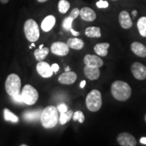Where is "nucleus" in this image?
Wrapping results in <instances>:
<instances>
[{
    "mask_svg": "<svg viewBox=\"0 0 146 146\" xmlns=\"http://www.w3.org/2000/svg\"><path fill=\"white\" fill-rule=\"evenodd\" d=\"M41 110H31L26 111L23 113L24 119L27 120V121H35V120H38L40 119L41 114L42 112Z\"/></svg>",
    "mask_w": 146,
    "mask_h": 146,
    "instance_id": "a211bd4d",
    "label": "nucleus"
},
{
    "mask_svg": "<svg viewBox=\"0 0 146 146\" xmlns=\"http://www.w3.org/2000/svg\"><path fill=\"white\" fill-rule=\"evenodd\" d=\"M3 114H4V119L6 121H10L14 123H18L19 121V118L8 108L3 110Z\"/></svg>",
    "mask_w": 146,
    "mask_h": 146,
    "instance_id": "b1692460",
    "label": "nucleus"
},
{
    "mask_svg": "<svg viewBox=\"0 0 146 146\" xmlns=\"http://www.w3.org/2000/svg\"><path fill=\"white\" fill-rule=\"evenodd\" d=\"M47 0H37L38 2H40V3H43V2H45V1H47Z\"/></svg>",
    "mask_w": 146,
    "mask_h": 146,
    "instance_id": "ea45409f",
    "label": "nucleus"
},
{
    "mask_svg": "<svg viewBox=\"0 0 146 146\" xmlns=\"http://www.w3.org/2000/svg\"><path fill=\"white\" fill-rule=\"evenodd\" d=\"M110 47L108 43H98L95 45L94 52L96 53L98 56H106L108 54V50Z\"/></svg>",
    "mask_w": 146,
    "mask_h": 146,
    "instance_id": "6ab92c4d",
    "label": "nucleus"
},
{
    "mask_svg": "<svg viewBox=\"0 0 146 146\" xmlns=\"http://www.w3.org/2000/svg\"><path fill=\"white\" fill-rule=\"evenodd\" d=\"M84 63L86 66L96 68H101L104 65V61L96 55L87 54L84 57Z\"/></svg>",
    "mask_w": 146,
    "mask_h": 146,
    "instance_id": "9b49d317",
    "label": "nucleus"
},
{
    "mask_svg": "<svg viewBox=\"0 0 146 146\" xmlns=\"http://www.w3.org/2000/svg\"><path fill=\"white\" fill-rule=\"evenodd\" d=\"M21 96L24 103L27 105H33L38 100L39 94L32 85H26L22 90Z\"/></svg>",
    "mask_w": 146,
    "mask_h": 146,
    "instance_id": "423d86ee",
    "label": "nucleus"
},
{
    "mask_svg": "<svg viewBox=\"0 0 146 146\" xmlns=\"http://www.w3.org/2000/svg\"><path fill=\"white\" fill-rule=\"evenodd\" d=\"M114 1H116V0H114Z\"/></svg>",
    "mask_w": 146,
    "mask_h": 146,
    "instance_id": "37998d69",
    "label": "nucleus"
},
{
    "mask_svg": "<svg viewBox=\"0 0 146 146\" xmlns=\"http://www.w3.org/2000/svg\"><path fill=\"white\" fill-rule=\"evenodd\" d=\"M70 4L67 0H60L58 3V10L60 13L65 14L70 8Z\"/></svg>",
    "mask_w": 146,
    "mask_h": 146,
    "instance_id": "a878e982",
    "label": "nucleus"
},
{
    "mask_svg": "<svg viewBox=\"0 0 146 146\" xmlns=\"http://www.w3.org/2000/svg\"><path fill=\"white\" fill-rule=\"evenodd\" d=\"M67 45L73 50H81L84 47V42L78 38H70L67 41Z\"/></svg>",
    "mask_w": 146,
    "mask_h": 146,
    "instance_id": "aec40b11",
    "label": "nucleus"
},
{
    "mask_svg": "<svg viewBox=\"0 0 146 146\" xmlns=\"http://www.w3.org/2000/svg\"><path fill=\"white\" fill-rule=\"evenodd\" d=\"M87 108L89 111L93 112L100 110L102 106V94L100 91L94 89L89 92L85 100Z\"/></svg>",
    "mask_w": 146,
    "mask_h": 146,
    "instance_id": "7ed1b4c3",
    "label": "nucleus"
},
{
    "mask_svg": "<svg viewBox=\"0 0 146 146\" xmlns=\"http://www.w3.org/2000/svg\"><path fill=\"white\" fill-rule=\"evenodd\" d=\"M36 68L39 75L43 78H50L54 73L50 64L43 61H41L38 63L36 64Z\"/></svg>",
    "mask_w": 146,
    "mask_h": 146,
    "instance_id": "9d476101",
    "label": "nucleus"
},
{
    "mask_svg": "<svg viewBox=\"0 0 146 146\" xmlns=\"http://www.w3.org/2000/svg\"><path fill=\"white\" fill-rule=\"evenodd\" d=\"M84 74L88 79L91 81H94L99 78L100 76V71L99 68L96 67H91L89 66L85 65L84 68Z\"/></svg>",
    "mask_w": 146,
    "mask_h": 146,
    "instance_id": "4468645a",
    "label": "nucleus"
},
{
    "mask_svg": "<svg viewBox=\"0 0 146 146\" xmlns=\"http://www.w3.org/2000/svg\"><path fill=\"white\" fill-rule=\"evenodd\" d=\"M0 1H1L2 3H3V4H5V3H7L8 2L9 0H0Z\"/></svg>",
    "mask_w": 146,
    "mask_h": 146,
    "instance_id": "4c0bfd02",
    "label": "nucleus"
},
{
    "mask_svg": "<svg viewBox=\"0 0 146 146\" xmlns=\"http://www.w3.org/2000/svg\"><path fill=\"white\" fill-rule=\"evenodd\" d=\"M31 46H32V47H35V43H33V42L32 44H31Z\"/></svg>",
    "mask_w": 146,
    "mask_h": 146,
    "instance_id": "a19ab883",
    "label": "nucleus"
},
{
    "mask_svg": "<svg viewBox=\"0 0 146 146\" xmlns=\"http://www.w3.org/2000/svg\"><path fill=\"white\" fill-rule=\"evenodd\" d=\"M73 111L72 110H68L66 112H61L60 113V116L59 118V122L60 124L62 125H65L66 123H67L71 119V118H72Z\"/></svg>",
    "mask_w": 146,
    "mask_h": 146,
    "instance_id": "393cba45",
    "label": "nucleus"
},
{
    "mask_svg": "<svg viewBox=\"0 0 146 146\" xmlns=\"http://www.w3.org/2000/svg\"><path fill=\"white\" fill-rule=\"evenodd\" d=\"M85 35L91 38H100L101 37V29L100 27H89L85 29Z\"/></svg>",
    "mask_w": 146,
    "mask_h": 146,
    "instance_id": "412c9836",
    "label": "nucleus"
},
{
    "mask_svg": "<svg viewBox=\"0 0 146 146\" xmlns=\"http://www.w3.org/2000/svg\"><path fill=\"white\" fill-rule=\"evenodd\" d=\"M51 67H52V69L54 72H57L60 68L59 65H58V64H52V66Z\"/></svg>",
    "mask_w": 146,
    "mask_h": 146,
    "instance_id": "473e14b6",
    "label": "nucleus"
},
{
    "mask_svg": "<svg viewBox=\"0 0 146 146\" xmlns=\"http://www.w3.org/2000/svg\"><path fill=\"white\" fill-rule=\"evenodd\" d=\"M132 14L133 15V16H134V17H135V16H137V11L133 10L132 12Z\"/></svg>",
    "mask_w": 146,
    "mask_h": 146,
    "instance_id": "e433bc0d",
    "label": "nucleus"
},
{
    "mask_svg": "<svg viewBox=\"0 0 146 146\" xmlns=\"http://www.w3.org/2000/svg\"><path fill=\"white\" fill-rule=\"evenodd\" d=\"M72 119L74 121H76V120H78L80 123H83V122L85 121V115H84V114L81 112V111L80 110L76 111V112L73 114Z\"/></svg>",
    "mask_w": 146,
    "mask_h": 146,
    "instance_id": "cd10ccee",
    "label": "nucleus"
},
{
    "mask_svg": "<svg viewBox=\"0 0 146 146\" xmlns=\"http://www.w3.org/2000/svg\"><path fill=\"white\" fill-rule=\"evenodd\" d=\"M56 24V18L53 15H49L45 17L41 23V29L43 31L49 32L52 30Z\"/></svg>",
    "mask_w": 146,
    "mask_h": 146,
    "instance_id": "f3484780",
    "label": "nucleus"
},
{
    "mask_svg": "<svg viewBox=\"0 0 146 146\" xmlns=\"http://www.w3.org/2000/svg\"><path fill=\"white\" fill-rule=\"evenodd\" d=\"M73 21H74V19L72 18H71L70 16H68V17L64 18V20L62 22L63 29H65L67 31H70V29H72Z\"/></svg>",
    "mask_w": 146,
    "mask_h": 146,
    "instance_id": "bb28decb",
    "label": "nucleus"
},
{
    "mask_svg": "<svg viewBox=\"0 0 146 146\" xmlns=\"http://www.w3.org/2000/svg\"><path fill=\"white\" fill-rule=\"evenodd\" d=\"M12 99H13L14 101L16 102H18V103H21V102H23V99H22V96L21 94H18L16 96H14L13 97H12Z\"/></svg>",
    "mask_w": 146,
    "mask_h": 146,
    "instance_id": "2f4dec72",
    "label": "nucleus"
},
{
    "mask_svg": "<svg viewBox=\"0 0 146 146\" xmlns=\"http://www.w3.org/2000/svg\"><path fill=\"white\" fill-rule=\"evenodd\" d=\"M145 121L146 122V114H145Z\"/></svg>",
    "mask_w": 146,
    "mask_h": 146,
    "instance_id": "79ce46f5",
    "label": "nucleus"
},
{
    "mask_svg": "<svg viewBox=\"0 0 146 146\" xmlns=\"http://www.w3.org/2000/svg\"><path fill=\"white\" fill-rule=\"evenodd\" d=\"M58 111L61 112H66V111H68V108H67L66 105L64 104H61L58 105V106L57 108Z\"/></svg>",
    "mask_w": 146,
    "mask_h": 146,
    "instance_id": "7c9ffc66",
    "label": "nucleus"
},
{
    "mask_svg": "<svg viewBox=\"0 0 146 146\" xmlns=\"http://www.w3.org/2000/svg\"><path fill=\"white\" fill-rule=\"evenodd\" d=\"M111 93L116 100L120 102H125L130 98L131 88L130 85L125 81H116L112 84Z\"/></svg>",
    "mask_w": 146,
    "mask_h": 146,
    "instance_id": "f257e3e1",
    "label": "nucleus"
},
{
    "mask_svg": "<svg viewBox=\"0 0 146 146\" xmlns=\"http://www.w3.org/2000/svg\"><path fill=\"white\" fill-rule=\"evenodd\" d=\"M76 78L77 75L75 72L72 71H68L62 73L58 77V81L63 85H72L76 81Z\"/></svg>",
    "mask_w": 146,
    "mask_h": 146,
    "instance_id": "f8f14e48",
    "label": "nucleus"
},
{
    "mask_svg": "<svg viewBox=\"0 0 146 146\" xmlns=\"http://www.w3.org/2000/svg\"><path fill=\"white\" fill-rule=\"evenodd\" d=\"M78 15H80V10L78 8H74L71 11L69 16H70L71 18H72L74 20L78 17Z\"/></svg>",
    "mask_w": 146,
    "mask_h": 146,
    "instance_id": "c756f323",
    "label": "nucleus"
},
{
    "mask_svg": "<svg viewBox=\"0 0 146 146\" xmlns=\"http://www.w3.org/2000/svg\"><path fill=\"white\" fill-rule=\"evenodd\" d=\"M80 16L83 21L87 22H92L96 18L95 11L88 7H84L80 10Z\"/></svg>",
    "mask_w": 146,
    "mask_h": 146,
    "instance_id": "2eb2a0df",
    "label": "nucleus"
},
{
    "mask_svg": "<svg viewBox=\"0 0 146 146\" xmlns=\"http://www.w3.org/2000/svg\"><path fill=\"white\" fill-rule=\"evenodd\" d=\"M117 142L121 146H135L137 141L135 137L129 133H121L117 137Z\"/></svg>",
    "mask_w": 146,
    "mask_h": 146,
    "instance_id": "6e6552de",
    "label": "nucleus"
},
{
    "mask_svg": "<svg viewBox=\"0 0 146 146\" xmlns=\"http://www.w3.org/2000/svg\"><path fill=\"white\" fill-rule=\"evenodd\" d=\"M131 72L133 76L137 80L146 79V66L140 62H135L131 66Z\"/></svg>",
    "mask_w": 146,
    "mask_h": 146,
    "instance_id": "0eeeda50",
    "label": "nucleus"
},
{
    "mask_svg": "<svg viewBox=\"0 0 146 146\" xmlns=\"http://www.w3.org/2000/svg\"><path fill=\"white\" fill-rule=\"evenodd\" d=\"M24 32L28 41L35 42L39 38V29L37 23L34 20L29 19L24 25Z\"/></svg>",
    "mask_w": 146,
    "mask_h": 146,
    "instance_id": "39448f33",
    "label": "nucleus"
},
{
    "mask_svg": "<svg viewBox=\"0 0 146 146\" xmlns=\"http://www.w3.org/2000/svg\"><path fill=\"white\" fill-rule=\"evenodd\" d=\"M68 71H70V68L69 66H67L66 68H65V72H68Z\"/></svg>",
    "mask_w": 146,
    "mask_h": 146,
    "instance_id": "58836bf2",
    "label": "nucleus"
},
{
    "mask_svg": "<svg viewBox=\"0 0 146 146\" xmlns=\"http://www.w3.org/2000/svg\"><path fill=\"white\" fill-rule=\"evenodd\" d=\"M131 48L132 52L139 57H146V47L142 43L137 41L133 42L131 45Z\"/></svg>",
    "mask_w": 146,
    "mask_h": 146,
    "instance_id": "dca6fc26",
    "label": "nucleus"
},
{
    "mask_svg": "<svg viewBox=\"0 0 146 146\" xmlns=\"http://www.w3.org/2000/svg\"><path fill=\"white\" fill-rule=\"evenodd\" d=\"M118 21L121 27L124 29H129L132 27L133 22L129 12L127 11H122L118 16Z\"/></svg>",
    "mask_w": 146,
    "mask_h": 146,
    "instance_id": "ddd939ff",
    "label": "nucleus"
},
{
    "mask_svg": "<svg viewBox=\"0 0 146 146\" xmlns=\"http://www.w3.org/2000/svg\"><path fill=\"white\" fill-rule=\"evenodd\" d=\"M85 85H86V81H85V80H83V81H82L81 82V83H80V87H81V88H84Z\"/></svg>",
    "mask_w": 146,
    "mask_h": 146,
    "instance_id": "f704fd0d",
    "label": "nucleus"
},
{
    "mask_svg": "<svg viewBox=\"0 0 146 146\" xmlns=\"http://www.w3.org/2000/svg\"><path fill=\"white\" fill-rule=\"evenodd\" d=\"M96 5L99 8H107L109 6V3L107 1L100 0L99 1L96 3Z\"/></svg>",
    "mask_w": 146,
    "mask_h": 146,
    "instance_id": "c85d7f7f",
    "label": "nucleus"
},
{
    "mask_svg": "<svg viewBox=\"0 0 146 146\" xmlns=\"http://www.w3.org/2000/svg\"><path fill=\"white\" fill-rule=\"evenodd\" d=\"M140 143L146 145V137H141L140 139Z\"/></svg>",
    "mask_w": 146,
    "mask_h": 146,
    "instance_id": "c9c22d12",
    "label": "nucleus"
},
{
    "mask_svg": "<svg viewBox=\"0 0 146 146\" xmlns=\"http://www.w3.org/2000/svg\"><path fill=\"white\" fill-rule=\"evenodd\" d=\"M137 28L139 34L143 37H146V17L140 18L137 22Z\"/></svg>",
    "mask_w": 146,
    "mask_h": 146,
    "instance_id": "5701e85b",
    "label": "nucleus"
},
{
    "mask_svg": "<svg viewBox=\"0 0 146 146\" xmlns=\"http://www.w3.org/2000/svg\"><path fill=\"white\" fill-rule=\"evenodd\" d=\"M68 45L64 42H55L51 46V51L53 54L60 56H66L69 53Z\"/></svg>",
    "mask_w": 146,
    "mask_h": 146,
    "instance_id": "1a4fd4ad",
    "label": "nucleus"
},
{
    "mask_svg": "<svg viewBox=\"0 0 146 146\" xmlns=\"http://www.w3.org/2000/svg\"><path fill=\"white\" fill-rule=\"evenodd\" d=\"M70 31L71 33L72 34V35H74V36H78L80 35V33L79 32L75 31H74V30H73L72 28L70 29Z\"/></svg>",
    "mask_w": 146,
    "mask_h": 146,
    "instance_id": "72a5a7b5",
    "label": "nucleus"
},
{
    "mask_svg": "<svg viewBox=\"0 0 146 146\" xmlns=\"http://www.w3.org/2000/svg\"><path fill=\"white\" fill-rule=\"evenodd\" d=\"M5 91L11 97L20 94L21 87V80L16 74H10L6 78L5 83Z\"/></svg>",
    "mask_w": 146,
    "mask_h": 146,
    "instance_id": "20e7f679",
    "label": "nucleus"
},
{
    "mask_svg": "<svg viewBox=\"0 0 146 146\" xmlns=\"http://www.w3.org/2000/svg\"><path fill=\"white\" fill-rule=\"evenodd\" d=\"M49 54V49L47 47H43L41 49H37L35 51L34 56L35 57V59L37 61L41 62L46 58V56Z\"/></svg>",
    "mask_w": 146,
    "mask_h": 146,
    "instance_id": "4be33fe9",
    "label": "nucleus"
},
{
    "mask_svg": "<svg viewBox=\"0 0 146 146\" xmlns=\"http://www.w3.org/2000/svg\"><path fill=\"white\" fill-rule=\"evenodd\" d=\"M41 125L45 129H52L57 125L58 117V110L54 106H49L42 111L40 117Z\"/></svg>",
    "mask_w": 146,
    "mask_h": 146,
    "instance_id": "f03ea898",
    "label": "nucleus"
}]
</instances>
